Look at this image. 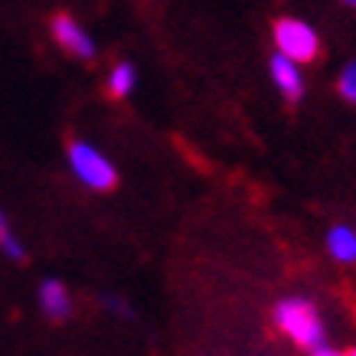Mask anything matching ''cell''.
<instances>
[{"label":"cell","mask_w":356,"mask_h":356,"mask_svg":"<svg viewBox=\"0 0 356 356\" xmlns=\"http://www.w3.org/2000/svg\"><path fill=\"white\" fill-rule=\"evenodd\" d=\"M337 86H340V95H343L346 102H356V63H350L343 72H340V82H337Z\"/></svg>","instance_id":"cell-10"},{"label":"cell","mask_w":356,"mask_h":356,"mask_svg":"<svg viewBox=\"0 0 356 356\" xmlns=\"http://www.w3.org/2000/svg\"><path fill=\"white\" fill-rule=\"evenodd\" d=\"M36 298H40V307H43V314L49 321H65L72 314V294H69V288L59 278H46L40 284Z\"/></svg>","instance_id":"cell-5"},{"label":"cell","mask_w":356,"mask_h":356,"mask_svg":"<svg viewBox=\"0 0 356 356\" xmlns=\"http://www.w3.org/2000/svg\"><path fill=\"white\" fill-rule=\"evenodd\" d=\"M346 3H353V7H356V0H346Z\"/></svg>","instance_id":"cell-13"},{"label":"cell","mask_w":356,"mask_h":356,"mask_svg":"<svg viewBox=\"0 0 356 356\" xmlns=\"http://www.w3.org/2000/svg\"><path fill=\"white\" fill-rule=\"evenodd\" d=\"M105 304H108V311H115L118 317H131L128 301H121V298H115V294H105Z\"/></svg>","instance_id":"cell-11"},{"label":"cell","mask_w":356,"mask_h":356,"mask_svg":"<svg viewBox=\"0 0 356 356\" xmlns=\"http://www.w3.org/2000/svg\"><path fill=\"white\" fill-rule=\"evenodd\" d=\"M53 36L56 43L63 46L65 53L79 56V59H92L95 56V43H92V36H88L82 26H79L69 13H56L53 17Z\"/></svg>","instance_id":"cell-4"},{"label":"cell","mask_w":356,"mask_h":356,"mask_svg":"<svg viewBox=\"0 0 356 356\" xmlns=\"http://www.w3.org/2000/svg\"><path fill=\"white\" fill-rule=\"evenodd\" d=\"M275 43H278V53L288 56L291 63H311L321 53V40H317L314 26L294 20V17H281L275 23Z\"/></svg>","instance_id":"cell-3"},{"label":"cell","mask_w":356,"mask_h":356,"mask_svg":"<svg viewBox=\"0 0 356 356\" xmlns=\"http://www.w3.org/2000/svg\"><path fill=\"white\" fill-rule=\"evenodd\" d=\"M271 79H275V86L281 88V95L288 98V102H301L304 95V76L298 63H291L288 56H275L271 59Z\"/></svg>","instance_id":"cell-6"},{"label":"cell","mask_w":356,"mask_h":356,"mask_svg":"<svg viewBox=\"0 0 356 356\" xmlns=\"http://www.w3.org/2000/svg\"><path fill=\"white\" fill-rule=\"evenodd\" d=\"M271 317H275V327H278L281 334L288 337L294 346L307 350V353L327 346L324 317H321V311H317V304H314L311 298L288 294V298H281V301L275 304Z\"/></svg>","instance_id":"cell-1"},{"label":"cell","mask_w":356,"mask_h":356,"mask_svg":"<svg viewBox=\"0 0 356 356\" xmlns=\"http://www.w3.org/2000/svg\"><path fill=\"white\" fill-rule=\"evenodd\" d=\"M131 88H134V65H131V63H118L115 69H111V76H108V92H111V98L131 95Z\"/></svg>","instance_id":"cell-9"},{"label":"cell","mask_w":356,"mask_h":356,"mask_svg":"<svg viewBox=\"0 0 356 356\" xmlns=\"http://www.w3.org/2000/svg\"><path fill=\"white\" fill-rule=\"evenodd\" d=\"M69 167H72L79 184L95 190V193H108L118 184L115 163L98 151L95 144H88V140H72L69 144Z\"/></svg>","instance_id":"cell-2"},{"label":"cell","mask_w":356,"mask_h":356,"mask_svg":"<svg viewBox=\"0 0 356 356\" xmlns=\"http://www.w3.org/2000/svg\"><path fill=\"white\" fill-rule=\"evenodd\" d=\"M327 255L340 265H356V229L337 222L327 232Z\"/></svg>","instance_id":"cell-7"},{"label":"cell","mask_w":356,"mask_h":356,"mask_svg":"<svg viewBox=\"0 0 356 356\" xmlns=\"http://www.w3.org/2000/svg\"><path fill=\"white\" fill-rule=\"evenodd\" d=\"M311 356H356V350H334V346H321Z\"/></svg>","instance_id":"cell-12"},{"label":"cell","mask_w":356,"mask_h":356,"mask_svg":"<svg viewBox=\"0 0 356 356\" xmlns=\"http://www.w3.org/2000/svg\"><path fill=\"white\" fill-rule=\"evenodd\" d=\"M0 252H3L10 261H23V259H26V248H23L20 236L13 232V222L7 219V213H3V209H0Z\"/></svg>","instance_id":"cell-8"}]
</instances>
